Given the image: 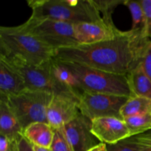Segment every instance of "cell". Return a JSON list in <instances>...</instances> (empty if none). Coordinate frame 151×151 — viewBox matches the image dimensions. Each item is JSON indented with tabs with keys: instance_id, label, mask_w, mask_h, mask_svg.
<instances>
[{
	"instance_id": "603a6c76",
	"label": "cell",
	"mask_w": 151,
	"mask_h": 151,
	"mask_svg": "<svg viewBox=\"0 0 151 151\" xmlns=\"http://www.w3.org/2000/svg\"><path fill=\"white\" fill-rule=\"evenodd\" d=\"M50 149L51 151H74L66 139L62 128L54 129V138Z\"/></svg>"
},
{
	"instance_id": "277c9868",
	"label": "cell",
	"mask_w": 151,
	"mask_h": 151,
	"mask_svg": "<svg viewBox=\"0 0 151 151\" xmlns=\"http://www.w3.org/2000/svg\"><path fill=\"white\" fill-rule=\"evenodd\" d=\"M78 80L82 92L104 93L115 95H132L127 75L111 73L72 62L63 61Z\"/></svg>"
},
{
	"instance_id": "8fae6325",
	"label": "cell",
	"mask_w": 151,
	"mask_h": 151,
	"mask_svg": "<svg viewBox=\"0 0 151 151\" xmlns=\"http://www.w3.org/2000/svg\"><path fill=\"white\" fill-rule=\"evenodd\" d=\"M91 131L101 143L111 145L132 137L123 119L105 116L91 120Z\"/></svg>"
},
{
	"instance_id": "6da1fadb",
	"label": "cell",
	"mask_w": 151,
	"mask_h": 151,
	"mask_svg": "<svg viewBox=\"0 0 151 151\" xmlns=\"http://www.w3.org/2000/svg\"><path fill=\"white\" fill-rule=\"evenodd\" d=\"M150 38L135 35L131 30L113 39L93 44H78L55 51V58L72 62L111 73L127 75L140 64Z\"/></svg>"
},
{
	"instance_id": "ffe728a7",
	"label": "cell",
	"mask_w": 151,
	"mask_h": 151,
	"mask_svg": "<svg viewBox=\"0 0 151 151\" xmlns=\"http://www.w3.org/2000/svg\"><path fill=\"white\" fill-rule=\"evenodd\" d=\"M131 136L139 135L151 130V113H145L123 119Z\"/></svg>"
},
{
	"instance_id": "52a82bcc",
	"label": "cell",
	"mask_w": 151,
	"mask_h": 151,
	"mask_svg": "<svg viewBox=\"0 0 151 151\" xmlns=\"http://www.w3.org/2000/svg\"><path fill=\"white\" fill-rule=\"evenodd\" d=\"M0 58L22 75L27 89L47 91L52 94L74 92L55 81L51 71L52 60L41 65H34L17 58L6 57L2 55H0Z\"/></svg>"
},
{
	"instance_id": "ac0fdd59",
	"label": "cell",
	"mask_w": 151,
	"mask_h": 151,
	"mask_svg": "<svg viewBox=\"0 0 151 151\" xmlns=\"http://www.w3.org/2000/svg\"><path fill=\"white\" fill-rule=\"evenodd\" d=\"M145 113H151V100L136 95L130 96L120 111L122 119Z\"/></svg>"
},
{
	"instance_id": "4fadbf2b",
	"label": "cell",
	"mask_w": 151,
	"mask_h": 151,
	"mask_svg": "<svg viewBox=\"0 0 151 151\" xmlns=\"http://www.w3.org/2000/svg\"><path fill=\"white\" fill-rule=\"evenodd\" d=\"M27 89L22 75L0 58V97L16 95Z\"/></svg>"
},
{
	"instance_id": "f1b7e54d",
	"label": "cell",
	"mask_w": 151,
	"mask_h": 151,
	"mask_svg": "<svg viewBox=\"0 0 151 151\" xmlns=\"http://www.w3.org/2000/svg\"><path fill=\"white\" fill-rule=\"evenodd\" d=\"M34 150L35 151H51L50 148H47V147H38V146L33 145Z\"/></svg>"
},
{
	"instance_id": "7a4b0ae2",
	"label": "cell",
	"mask_w": 151,
	"mask_h": 151,
	"mask_svg": "<svg viewBox=\"0 0 151 151\" xmlns=\"http://www.w3.org/2000/svg\"><path fill=\"white\" fill-rule=\"evenodd\" d=\"M0 55L41 65L54 58L55 50L22 27H0Z\"/></svg>"
},
{
	"instance_id": "5b68a950",
	"label": "cell",
	"mask_w": 151,
	"mask_h": 151,
	"mask_svg": "<svg viewBox=\"0 0 151 151\" xmlns=\"http://www.w3.org/2000/svg\"><path fill=\"white\" fill-rule=\"evenodd\" d=\"M21 26L55 51L79 44L75 38V24L30 16Z\"/></svg>"
},
{
	"instance_id": "30bf717a",
	"label": "cell",
	"mask_w": 151,
	"mask_h": 151,
	"mask_svg": "<svg viewBox=\"0 0 151 151\" xmlns=\"http://www.w3.org/2000/svg\"><path fill=\"white\" fill-rule=\"evenodd\" d=\"M74 151H88L100 144L91 131V120L81 114L62 127Z\"/></svg>"
},
{
	"instance_id": "3957f363",
	"label": "cell",
	"mask_w": 151,
	"mask_h": 151,
	"mask_svg": "<svg viewBox=\"0 0 151 151\" xmlns=\"http://www.w3.org/2000/svg\"><path fill=\"white\" fill-rule=\"evenodd\" d=\"M31 17L72 24L98 22L102 17L91 0H29Z\"/></svg>"
},
{
	"instance_id": "5bb4252c",
	"label": "cell",
	"mask_w": 151,
	"mask_h": 151,
	"mask_svg": "<svg viewBox=\"0 0 151 151\" xmlns=\"http://www.w3.org/2000/svg\"><path fill=\"white\" fill-rule=\"evenodd\" d=\"M24 129L10 109L7 99L0 97V134L16 141L23 135Z\"/></svg>"
},
{
	"instance_id": "7402d4cb",
	"label": "cell",
	"mask_w": 151,
	"mask_h": 151,
	"mask_svg": "<svg viewBox=\"0 0 151 151\" xmlns=\"http://www.w3.org/2000/svg\"><path fill=\"white\" fill-rule=\"evenodd\" d=\"M107 151H142V142L140 135L132 136L111 145H106Z\"/></svg>"
},
{
	"instance_id": "ba28073f",
	"label": "cell",
	"mask_w": 151,
	"mask_h": 151,
	"mask_svg": "<svg viewBox=\"0 0 151 151\" xmlns=\"http://www.w3.org/2000/svg\"><path fill=\"white\" fill-rule=\"evenodd\" d=\"M128 97L104 93L82 92L78 97L80 112L91 120L105 116L122 118L121 109Z\"/></svg>"
},
{
	"instance_id": "484cf974",
	"label": "cell",
	"mask_w": 151,
	"mask_h": 151,
	"mask_svg": "<svg viewBox=\"0 0 151 151\" xmlns=\"http://www.w3.org/2000/svg\"><path fill=\"white\" fill-rule=\"evenodd\" d=\"M16 151H35V150L32 143L22 135L16 141Z\"/></svg>"
},
{
	"instance_id": "44dd1931",
	"label": "cell",
	"mask_w": 151,
	"mask_h": 151,
	"mask_svg": "<svg viewBox=\"0 0 151 151\" xmlns=\"http://www.w3.org/2000/svg\"><path fill=\"white\" fill-rule=\"evenodd\" d=\"M94 7L102 14L103 20L109 25L114 27L111 15L115 7L119 4H123V0H91Z\"/></svg>"
},
{
	"instance_id": "2e32d148",
	"label": "cell",
	"mask_w": 151,
	"mask_h": 151,
	"mask_svg": "<svg viewBox=\"0 0 151 151\" xmlns=\"http://www.w3.org/2000/svg\"><path fill=\"white\" fill-rule=\"evenodd\" d=\"M127 80L132 95L151 100V80L141 65L137 66L127 75Z\"/></svg>"
},
{
	"instance_id": "8992f818",
	"label": "cell",
	"mask_w": 151,
	"mask_h": 151,
	"mask_svg": "<svg viewBox=\"0 0 151 151\" xmlns=\"http://www.w3.org/2000/svg\"><path fill=\"white\" fill-rule=\"evenodd\" d=\"M52 96L47 91L27 89L5 98L24 130L34 122H47V109Z\"/></svg>"
},
{
	"instance_id": "e0dca14e",
	"label": "cell",
	"mask_w": 151,
	"mask_h": 151,
	"mask_svg": "<svg viewBox=\"0 0 151 151\" xmlns=\"http://www.w3.org/2000/svg\"><path fill=\"white\" fill-rule=\"evenodd\" d=\"M51 71L52 76L57 82L72 90L78 95L81 94L78 80L72 71L61 60L54 58L51 60Z\"/></svg>"
},
{
	"instance_id": "7c38bea8",
	"label": "cell",
	"mask_w": 151,
	"mask_h": 151,
	"mask_svg": "<svg viewBox=\"0 0 151 151\" xmlns=\"http://www.w3.org/2000/svg\"><path fill=\"white\" fill-rule=\"evenodd\" d=\"M121 32L116 27L106 24L104 21L81 22L75 24V38L78 44H93L113 39Z\"/></svg>"
},
{
	"instance_id": "d4e9b609",
	"label": "cell",
	"mask_w": 151,
	"mask_h": 151,
	"mask_svg": "<svg viewBox=\"0 0 151 151\" xmlns=\"http://www.w3.org/2000/svg\"><path fill=\"white\" fill-rule=\"evenodd\" d=\"M142 68L151 80V42L147 46L140 63Z\"/></svg>"
},
{
	"instance_id": "4316f807",
	"label": "cell",
	"mask_w": 151,
	"mask_h": 151,
	"mask_svg": "<svg viewBox=\"0 0 151 151\" xmlns=\"http://www.w3.org/2000/svg\"><path fill=\"white\" fill-rule=\"evenodd\" d=\"M139 135L142 142V151H151V130Z\"/></svg>"
},
{
	"instance_id": "9a60e30c",
	"label": "cell",
	"mask_w": 151,
	"mask_h": 151,
	"mask_svg": "<svg viewBox=\"0 0 151 151\" xmlns=\"http://www.w3.org/2000/svg\"><path fill=\"white\" fill-rule=\"evenodd\" d=\"M23 135L33 145L50 148L54 138V129L47 122H34L24 130Z\"/></svg>"
},
{
	"instance_id": "d6986e66",
	"label": "cell",
	"mask_w": 151,
	"mask_h": 151,
	"mask_svg": "<svg viewBox=\"0 0 151 151\" xmlns=\"http://www.w3.org/2000/svg\"><path fill=\"white\" fill-rule=\"evenodd\" d=\"M123 4L128 7L132 16V27L130 30L138 36L147 38L144 12L139 0H124Z\"/></svg>"
},
{
	"instance_id": "83f0119b",
	"label": "cell",
	"mask_w": 151,
	"mask_h": 151,
	"mask_svg": "<svg viewBox=\"0 0 151 151\" xmlns=\"http://www.w3.org/2000/svg\"><path fill=\"white\" fill-rule=\"evenodd\" d=\"M88 151H107V148H106V145L103 144V143H100V144L97 145L95 147H92Z\"/></svg>"
},
{
	"instance_id": "9c48e42d",
	"label": "cell",
	"mask_w": 151,
	"mask_h": 151,
	"mask_svg": "<svg viewBox=\"0 0 151 151\" xmlns=\"http://www.w3.org/2000/svg\"><path fill=\"white\" fill-rule=\"evenodd\" d=\"M80 114L79 98L75 93L53 94L47 109V122L53 129L60 128Z\"/></svg>"
},
{
	"instance_id": "cb8c5ba5",
	"label": "cell",
	"mask_w": 151,
	"mask_h": 151,
	"mask_svg": "<svg viewBox=\"0 0 151 151\" xmlns=\"http://www.w3.org/2000/svg\"><path fill=\"white\" fill-rule=\"evenodd\" d=\"M139 1L144 12L147 36L151 40V0H139Z\"/></svg>"
}]
</instances>
